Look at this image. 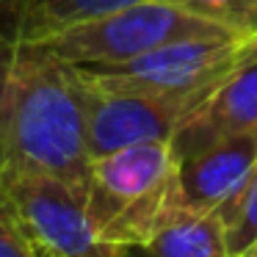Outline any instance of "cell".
<instances>
[{
	"label": "cell",
	"instance_id": "cell-1",
	"mask_svg": "<svg viewBox=\"0 0 257 257\" xmlns=\"http://www.w3.org/2000/svg\"><path fill=\"white\" fill-rule=\"evenodd\" d=\"M50 174L89 194L83 89L72 64L20 47L0 102V174Z\"/></svg>",
	"mask_w": 257,
	"mask_h": 257
},
{
	"label": "cell",
	"instance_id": "cell-2",
	"mask_svg": "<svg viewBox=\"0 0 257 257\" xmlns=\"http://www.w3.org/2000/svg\"><path fill=\"white\" fill-rule=\"evenodd\" d=\"M257 56V36H191L119 67H75L86 83L111 91L202 102L224 78Z\"/></svg>",
	"mask_w": 257,
	"mask_h": 257
},
{
	"label": "cell",
	"instance_id": "cell-3",
	"mask_svg": "<svg viewBox=\"0 0 257 257\" xmlns=\"http://www.w3.org/2000/svg\"><path fill=\"white\" fill-rule=\"evenodd\" d=\"M191 36H227V31L191 17L163 0H141L122 12L72 25L20 47H36L72 67H119L169 42Z\"/></svg>",
	"mask_w": 257,
	"mask_h": 257
},
{
	"label": "cell",
	"instance_id": "cell-4",
	"mask_svg": "<svg viewBox=\"0 0 257 257\" xmlns=\"http://www.w3.org/2000/svg\"><path fill=\"white\" fill-rule=\"evenodd\" d=\"M0 191L45 257H122L124 246L102 240L86 191L34 172L0 174Z\"/></svg>",
	"mask_w": 257,
	"mask_h": 257
},
{
	"label": "cell",
	"instance_id": "cell-5",
	"mask_svg": "<svg viewBox=\"0 0 257 257\" xmlns=\"http://www.w3.org/2000/svg\"><path fill=\"white\" fill-rule=\"evenodd\" d=\"M78 80L83 89L86 141H89L91 161L119 152L124 147L172 141L183 119L194 108V102L188 100L100 89L94 83H86L80 75Z\"/></svg>",
	"mask_w": 257,
	"mask_h": 257
},
{
	"label": "cell",
	"instance_id": "cell-6",
	"mask_svg": "<svg viewBox=\"0 0 257 257\" xmlns=\"http://www.w3.org/2000/svg\"><path fill=\"white\" fill-rule=\"evenodd\" d=\"M174 172H177V155L172 150V141L124 147L119 152L91 161L89 213L97 229L102 232V227L124 205L161 188L166 180H172Z\"/></svg>",
	"mask_w": 257,
	"mask_h": 257
},
{
	"label": "cell",
	"instance_id": "cell-7",
	"mask_svg": "<svg viewBox=\"0 0 257 257\" xmlns=\"http://www.w3.org/2000/svg\"><path fill=\"white\" fill-rule=\"evenodd\" d=\"M257 130V56L224 78L196 102L172 139L177 161L213 147L229 136Z\"/></svg>",
	"mask_w": 257,
	"mask_h": 257
},
{
	"label": "cell",
	"instance_id": "cell-8",
	"mask_svg": "<svg viewBox=\"0 0 257 257\" xmlns=\"http://www.w3.org/2000/svg\"><path fill=\"white\" fill-rule=\"evenodd\" d=\"M257 169V130L229 136L213 147L177 161V194L185 207L216 213Z\"/></svg>",
	"mask_w": 257,
	"mask_h": 257
},
{
	"label": "cell",
	"instance_id": "cell-9",
	"mask_svg": "<svg viewBox=\"0 0 257 257\" xmlns=\"http://www.w3.org/2000/svg\"><path fill=\"white\" fill-rule=\"evenodd\" d=\"M136 3L141 0H0V31L17 45H31Z\"/></svg>",
	"mask_w": 257,
	"mask_h": 257
},
{
	"label": "cell",
	"instance_id": "cell-10",
	"mask_svg": "<svg viewBox=\"0 0 257 257\" xmlns=\"http://www.w3.org/2000/svg\"><path fill=\"white\" fill-rule=\"evenodd\" d=\"M147 249L155 257H229L221 218L185 205L169 213Z\"/></svg>",
	"mask_w": 257,
	"mask_h": 257
},
{
	"label": "cell",
	"instance_id": "cell-11",
	"mask_svg": "<svg viewBox=\"0 0 257 257\" xmlns=\"http://www.w3.org/2000/svg\"><path fill=\"white\" fill-rule=\"evenodd\" d=\"M216 216L221 218L227 232L229 257H246L257 246V169L243 188L224 207H218Z\"/></svg>",
	"mask_w": 257,
	"mask_h": 257
},
{
	"label": "cell",
	"instance_id": "cell-12",
	"mask_svg": "<svg viewBox=\"0 0 257 257\" xmlns=\"http://www.w3.org/2000/svg\"><path fill=\"white\" fill-rule=\"evenodd\" d=\"M235 36H257V0H163Z\"/></svg>",
	"mask_w": 257,
	"mask_h": 257
},
{
	"label": "cell",
	"instance_id": "cell-13",
	"mask_svg": "<svg viewBox=\"0 0 257 257\" xmlns=\"http://www.w3.org/2000/svg\"><path fill=\"white\" fill-rule=\"evenodd\" d=\"M0 257H45L14 218L3 191H0Z\"/></svg>",
	"mask_w": 257,
	"mask_h": 257
},
{
	"label": "cell",
	"instance_id": "cell-14",
	"mask_svg": "<svg viewBox=\"0 0 257 257\" xmlns=\"http://www.w3.org/2000/svg\"><path fill=\"white\" fill-rule=\"evenodd\" d=\"M17 56H20V45L9 34L0 31V102L6 97V89H9V80H12Z\"/></svg>",
	"mask_w": 257,
	"mask_h": 257
},
{
	"label": "cell",
	"instance_id": "cell-15",
	"mask_svg": "<svg viewBox=\"0 0 257 257\" xmlns=\"http://www.w3.org/2000/svg\"><path fill=\"white\" fill-rule=\"evenodd\" d=\"M122 257H155V254H152L147 246H124Z\"/></svg>",
	"mask_w": 257,
	"mask_h": 257
},
{
	"label": "cell",
	"instance_id": "cell-16",
	"mask_svg": "<svg viewBox=\"0 0 257 257\" xmlns=\"http://www.w3.org/2000/svg\"><path fill=\"white\" fill-rule=\"evenodd\" d=\"M251 254H257V246H254V249H251V251H249V254H246V257H251Z\"/></svg>",
	"mask_w": 257,
	"mask_h": 257
},
{
	"label": "cell",
	"instance_id": "cell-17",
	"mask_svg": "<svg viewBox=\"0 0 257 257\" xmlns=\"http://www.w3.org/2000/svg\"><path fill=\"white\" fill-rule=\"evenodd\" d=\"M251 257H257V254H251Z\"/></svg>",
	"mask_w": 257,
	"mask_h": 257
}]
</instances>
